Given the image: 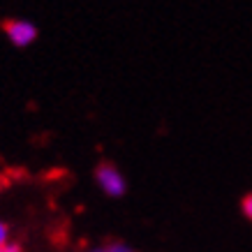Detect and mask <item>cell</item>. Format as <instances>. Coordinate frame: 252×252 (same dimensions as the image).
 Segmentation results:
<instances>
[{"label":"cell","instance_id":"8992f818","mask_svg":"<svg viewBox=\"0 0 252 252\" xmlns=\"http://www.w3.org/2000/svg\"><path fill=\"white\" fill-rule=\"evenodd\" d=\"M0 252H23L21 243H16V241H9V243L0 245Z\"/></svg>","mask_w":252,"mask_h":252},{"label":"cell","instance_id":"52a82bcc","mask_svg":"<svg viewBox=\"0 0 252 252\" xmlns=\"http://www.w3.org/2000/svg\"><path fill=\"white\" fill-rule=\"evenodd\" d=\"M88 252H102V248H93V250H88Z\"/></svg>","mask_w":252,"mask_h":252},{"label":"cell","instance_id":"6da1fadb","mask_svg":"<svg viewBox=\"0 0 252 252\" xmlns=\"http://www.w3.org/2000/svg\"><path fill=\"white\" fill-rule=\"evenodd\" d=\"M95 183L109 199H121L127 192V178L121 169L111 162H102L95 169Z\"/></svg>","mask_w":252,"mask_h":252},{"label":"cell","instance_id":"277c9868","mask_svg":"<svg viewBox=\"0 0 252 252\" xmlns=\"http://www.w3.org/2000/svg\"><path fill=\"white\" fill-rule=\"evenodd\" d=\"M241 213H243L245 220L252 222V192H248V194L241 199Z\"/></svg>","mask_w":252,"mask_h":252},{"label":"cell","instance_id":"7a4b0ae2","mask_svg":"<svg viewBox=\"0 0 252 252\" xmlns=\"http://www.w3.org/2000/svg\"><path fill=\"white\" fill-rule=\"evenodd\" d=\"M2 31H5V37H7L16 49L31 46L39 35L37 26L32 21H28V19H12V21H7L2 26Z\"/></svg>","mask_w":252,"mask_h":252},{"label":"cell","instance_id":"3957f363","mask_svg":"<svg viewBox=\"0 0 252 252\" xmlns=\"http://www.w3.org/2000/svg\"><path fill=\"white\" fill-rule=\"evenodd\" d=\"M102 252H137V250L130 248L127 243H123V241H114V243L102 245Z\"/></svg>","mask_w":252,"mask_h":252},{"label":"cell","instance_id":"5b68a950","mask_svg":"<svg viewBox=\"0 0 252 252\" xmlns=\"http://www.w3.org/2000/svg\"><path fill=\"white\" fill-rule=\"evenodd\" d=\"M9 241H12V238H9V224L0 220V245L9 243Z\"/></svg>","mask_w":252,"mask_h":252}]
</instances>
